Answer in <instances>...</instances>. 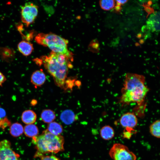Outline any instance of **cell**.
<instances>
[{"mask_svg":"<svg viewBox=\"0 0 160 160\" xmlns=\"http://www.w3.org/2000/svg\"><path fill=\"white\" fill-rule=\"evenodd\" d=\"M145 77L142 75L127 73L125 76L121 90L120 102L123 105L135 103L141 104L144 101L149 89L145 84Z\"/></svg>","mask_w":160,"mask_h":160,"instance_id":"cell-1","label":"cell"},{"mask_svg":"<svg viewBox=\"0 0 160 160\" xmlns=\"http://www.w3.org/2000/svg\"><path fill=\"white\" fill-rule=\"evenodd\" d=\"M41 62L48 72L53 77L56 85L64 86L68 68L71 67L70 60L65 55L52 52L47 56L41 57Z\"/></svg>","mask_w":160,"mask_h":160,"instance_id":"cell-2","label":"cell"},{"mask_svg":"<svg viewBox=\"0 0 160 160\" xmlns=\"http://www.w3.org/2000/svg\"><path fill=\"white\" fill-rule=\"evenodd\" d=\"M32 142L37 150L34 156L35 158L40 157L46 153H57L64 150V137L61 135H54L47 129L40 135L32 138Z\"/></svg>","mask_w":160,"mask_h":160,"instance_id":"cell-3","label":"cell"},{"mask_svg":"<svg viewBox=\"0 0 160 160\" xmlns=\"http://www.w3.org/2000/svg\"><path fill=\"white\" fill-rule=\"evenodd\" d=\"M35 40L38 44L48 47L52 52L65 55L71 60H73V54L68 49V40L51 33H39Z\"/></svg>","mask_w":160,"mask_h":160,"instance_id":"cell-4","label":"cell"},{"mask_svg":"<svg viewBox=\"0 0 160 160\" xmlns=\"http://www.w3.org/2000/svg\"><path fill=\"white\" fill-rule=\"evenodd\" d=\"M109 155L113 160H136V157L125 145L119 143L114 144Z\"/></svg>","mask_w":160,"mask_h":160,"instance_id":"cell-5","label":"cell"},{"mask_svg":"<svg viewBox=\"0 0 160 160\" xmlns=\"http://www.w3.org/2000/svg\"><path fill=\"white\" fill-rule=\"evenodd\" d=\"M38 7L31 3H26L21 7V15L22 22L27 26L33 23L38 14Z\"/></svg>","mask_w":160,"mask_h":160,"instance_id":"cell-6","label":"cell"},{"mask_svg":"<svg viewBox=\"0 0 160 160\" xmlns=\"http://www.w3.org/2000/svg\"><path fill=\"white\" fill-rule=\"evenodd\" d=\"M19 155L11 148V144L7 140L0 142V160H18Z\"/></svg>","mask_w":160,"mask_h":160,"instance_id":"cell-7","label":"cell"},{"mask_svg":"<svg viewBox=\"0 0 160 160\" xmlns=\"http://www.w3.org/2000/svg\"><path fill=\"white\" fill-rule=\"evenodd\" d=\"M121 126L125 128L127 131L131 133L137 124V119L133 113L127 112L123 114L120 119Z\"/></svg>","mask_w":160,"mask_h":160,"instance_id":"cell-8","label":"cell"},{"mask_svg":"<svg viewBox=\"0 0 160 160\" xmlns=\"http://www.w3.org/2000/svg\"><path fill=\"white\" fill-rule=\"evenodd\" d=\"M46 80V76L44 73L41 70L34 72L31 77V82L36 86H40L43 85Z\"/></svg>","mask_w":160,"mask_h":160,"instance_id":"cell-9","label":"cell"},{"mask_svg":"<svg viewBox=\"0 0 160 160\" xmlns=\"http://www.w3.org/2000/svg\"><path fill=\"white\" fill-rule=\"evenodd\" d=\"M17 47L19 52L25 56L30 55L33 50V44L30 42L25 40L20 42Z\"/></svg>","mask_w":160,"mask_h":160,"instance_id":"cell-10","label":"cell"},{"mask_svg":"<svg viewBox=\"0 0 160 160\" xmlns=\"http://www.w3.org/2000/svg\"><path fill=\"white\" fill-rule=\"evenodd\" d=\"M37 116L33 111L28 110L23 112L21 116V119L25 124H33L35 122Z\"/></svg>","mask_w":160,"mask_h":160,"instance_id":"cell-11","label":"cell"},{"mask_svg":"<svg viewBox=\"0 0 160 160\" xmlns=\"http://www.w3.org/2000/svg\"><path fill=\"white\" fill-rule=\"evenodd\" d=\"M60 119L65 124L69 125L76 120V116L73 112L70 110H66L62 112Z\"/></svg>","mask_w":160,"mask_h":160,"instance_id":"cell-12","label":"cell"},{"mask_svg":"<svg viewBox=\"0 0 160 160\" xmlns=\"http://www.w3.org/2000/svg\"><path fill=\"white\" fill-rule=\"evenodd\" d=\"M100 132L102 138L106 140L111 139L114 135L113 129L109 126L103 127L100 129Z\"/></svg>","mask_w":160,"mask_h":160,"instance_id":"cell-13","label":"cell"},{"mask_svg":"<svg viewBox=\"0 0 160 160\" xmlns=\"http://www.w3.org/2000/svg\"><path fill=\"white\" fill-rule=\"evenodd\" d=\"M47 129L51 134L56 136L60 135L63 131L62 125L56 122L49 123Z\"/></svg>","mask_w":160,"mask_h":160,"instance_id":"cell-14","label":"cell"},{"mask_svg":"<svg viewBox=\"0 0 160 160\" xmlns=\"http://www.w3.org/2000/svg\"><path fill=\"white\" fill-rule=\"evenodd\" d=\"M41 117L42 121L44 122L49 124L53 122L55 119V115L52 110L45 109L43 110L41 113Z\"/></svg>","mask_w":160,"mask_h":160,"instance_id":"cell-15","label":"cell"},{"mask_svg":"<svg viewBox=\"0 0 160 160\" xmlns=\"http://www.w3.org/2000/svg\"><path fill=\"white\" fill-rule=\"evenodd\" d=\"M25 135L29 137L33 138L37 136L39 130L37 127L33 124H27L24 128Z\"/></svg>","mask_w":160,"mask_h":160,"instance_id":"cell-16","label":"cell"},{"mask_svg":"<svg viewBox=\"0 0 160 160\" xmlns=\"http://www.w3.org/2000/svg\"><path fill=\"white\" fill-rule=\"evenodd\" d=\"M24 132V128L21 124L18 122L14 123L10 127L9 132L13 137H17L21 135Z\"/></svg>","mask_w":160,"mask_h":160,"instance_id":"cell-17","label":"cell"},{"mask_svg":"<svg viewBox=\"0 0 160 160\" xmlns=\"http://www.w3.org/2000/svg\"><path fill=\"white\" fill-rule=\"evenodd\" d=\"M150 132L154 137L160 138V120L154 121L150 125Z\"/></svg>","mask_w":160,"mask_h":160,"instance_id":"cell-18","label":"cell"},{"mask_svg":"<svg viewBox=\"0 0 160 160\" xmlns=\"http://www.w3.org/2000/svg\"><path fill=\"white\" fill-rule=\"evenodd\" d=\"M100 5L104 10H108L112 9L115 4L114 1L111 0H104L100 1Z\"/></svg>","mask_w":160,"mask_h":160,"instance_id":"cell-19","label":"cell"},{"mask_svg":"<svg viewBox=\"0 0 160 160\" xmlns=\"http://www.w3.org/2000/svg\"><path fill=\"white\" fill-rule=\"evenodd\" d=\"M41 160H60L59 159L53 155L50 156H42L40 157Z\"/></svg>","mask_w":160,"mask_h":160,"instance_id":"cell-20","label":"cell"},{"mask_svg":"<svg viewBox=\"0 0 160 160\" xmlns=\"http://www.w3.org/2000/svg\"><path fill=\"white\" fill-rule=\"evenodd\" d=\"M143 6L145 8V10L148 13L147 17H148L149 15L154 13V10L153 8L150 7L146 4H143Z\"/></svg>","mask_w":160,"mask_h":160,"instance_id":"cell-21","label":"cell"},{"mask_svg":"<svg viewBox=\"0 0 160 160\" xmlns=\"http://www.w3.org/2000/svg\"><path fill=\"white\" fill-rule=\"evenodd\" d=\"M6 116V112L4 109L0 107V121L5 119Z\"/></svg>","mask_w":160,"mask_h":160,"instance_id":"cell-22","label":"cell"},{"mask_svg":"<svg viewBox=\"0 0 160 160\" xmlns=\"http://www.w3.org/2000/svg\"><path fill=\"white\" fill-rule=\"evenodd\" d=\"M6 78L5 76L0 71V86L6 81Z\"/></svg>","mask_w":160,"mask_h":160,"instance_id":"cell-23","label":"cell"},{"mask_svg":"<svg viewBox=\"0 0 160 160\" xmlns=\"http://www.w3.org/2000/svg\"><path fill=\"white\" fill-rule=\"evenodd\" d=\"M119 4H123L126 3L127 1V0H117L116 1Z\"/></svg>","mask_w":160,"mask_h":160,"instance_id":"cell-24","label":"cell"},{"mask_svg":"<svg viewBox=\"0 0 160 160\" xmlns=\"http://www.w3.org/2000/svg\"><path fill=\"white\" fill-rule=\"evenodd\" d=\"M152 1H148L147 5L150 6L152 4Z\"/></svg>","mask_w":160,"mask_h":160,"instance_id":"cell-25","label":"cell"}]
</instances>
